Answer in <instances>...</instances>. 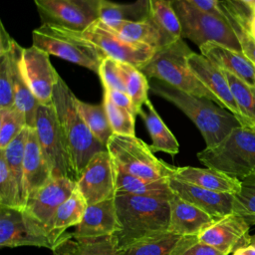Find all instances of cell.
<instances>
[{
	"label": "cell",
	"mask_w": 255,
	"mask_h": 255,
	"mask_svg": "<svg viewBox=\"0 0 255 255\" xmlns=\"http://www.w3.org/2000/svg\"><path fill=\"white\" fill-rule=\"evenodd\" d=\"M149 90L185 114L200 131L208 148L218 145L241 126L232 113L206 98L185 93L157 79H150Z\"/></svg>",
	"instance_id": "1"
},
{
	"label": "cell",
	"mask_w": 255,
	"mask_h": 255,
	"mask_svg": "<svg viewBox=\"0 0 255 255\" xmlns=\"http://www.w3.org/2000/svg\"><path fill=\"white\" fill-rule=\"evenodd\" d=\"M52 104L77 181L92 157L100 151L107 150V146L92 133L85 124L76 106V96L61 77L55 85Z\"/></svg>",
	"instance_id": "2"
},
{
	"label": "cell",
	"mask_w": 255,
	"mask_h": 255,
	"mask_svg": "<svg viewBox=\"0 0 255 255\" xmlns=\"http://www.w3.org/2000/svg\"><path fill=\"white\" fill-rule=\"evenodd\" d=\"M115 203L122 230L116 235L120 248L169 232V201L149 196L117 194Z\"/></svg>",
	"instance_id": "3"
},
{
	"label": "cell",
	"mask_w": 255,
	"mask_h": 255,
	"mask_svg": "<svg viewBox=\"0 0 255 255\" xmlns=\"http://www.w3.org/2000/svg\"><path fill=\"white\" fill-rule=\"evenodd\" d=\"M191 52L183 38H180L156 50L150 61L140 71L146 78L157 79L180 91L206 98L217 104L216 98L189 68L187 56Z\"/></svg>",
	"instance_id": "4"
},
{
	"label": "cell",
	"mask_w": 255,
	"mask_h": 255,
	"mask_svg": "<svg viewBox=\"0 0 255 255\" xmlns=\"http://www.w3.org/2000/svg\"><path fill=\"white\" fill-rule=\"evenodd\" d=\"M197 158L206 167L240 180L255 174V131L237 127L218 145L199 151Z\"/></svg>",
	"instance_id": "5"
},
{
	"label": "cell",
	"mask_w": 255,
	"mask_h": 255,
	"mask_svg": "<svg viewBox=\"0 0 255 255\" xmlns=\"http://www.w3.org/2000/svg\"><path fill=\"white\" fill-rule=\"evenodd\" d=\"M32 45L63 60L99 73L105 54L81 33L50 24H42L32 32Z\"/></svg>",
	"instance_id": "6"
},
{
	"label": "cell",
	"mask_w": 255,
	"mask_h": 255,
	"mask_svg": "<svg viewBox=\"0 0 255 255\" xmlns=\"http://www.w3.org/2000/svg\"><path fill=\"white\" fill-rule=\"evenodd\" d=\"M107 150L118 167L134 176L150 180L169 179L176 171L177 166L156 157L149 145L135 135L114 133L107 143Z\"/></svg>",
	"instance_id": "7"
},
{
	"label": "cell",
	"mask_w": 255,
	"mask_h": 255,
	"mask_svg": "<svg viewBox=\"0 0 255 255\" xmlns=\"http://www.w3.org/2000/svg\"><path fill=\"white\" fill-rule=\"evenodd\" d=\"M181 26V37L195 45L214 42L242 53L239 41L226 19L205 12L185 0H170Z\"/></svg>",
	"instance_id": "8"
},
{
	"label": "cell",
	"mask_w": 255,
	"mask_h": 255,
	"mask_svg": "<svg viewBox=\"0 0 255 255\" xmlns=\"http://www.w3.org/2000/svg\"><path fill=\"white\" fill-rule=\"evenodd\" d=\"M81 35L95 44L107 57L129 64L141 70L153 57L156 50L145 44L124 38L100 19Z\"/></svg>",
	"instance_id": "9"
},
{
	"label": "cell",
	"mask_w": 255,
	"mask_h": 255,
	"mask_svg": "<svg viewBox=\"0 0 255 255\" xmlns=\"http://www.w3.org/2000/svg\"><path fill=\"white\" fill-rule=\"evenodd\" d=\"M35 129L53 176L68 177L76 181V177L70 165L56 111L52 103L39 104L36 113Z\"/></svg>",
	"instance_id": "10"
},
{
	"label": "cell",
	"mask_w": 255,
	"mask_h": 255,
	"mask_svg": "<svg viewBox=\"0 0 255 255\" xmlns=\"http://www.w3.org/2000/svg\"><path fill=\"white\" fill-rule=\"evenodd\" d=\"M103 0H35L42 24L83 32L100 19Z\"/></svg>",
	"instance_id": "11"
},
{
	"label": "cell",
	"mask_w": 255,
	"mask_h": 255,
	"mask_svg": "<svg viewBox=\"0 0 255 255\" xmlns=\"http://www.w3.org/2000/svg\"><path fill=\"white\" fill-rule=\"evenodd\" d=\"M0 246H36L53 250L46 229L32 219L24 209L0 206Z\"/></svg>",
	"instance_id": "12"
},
{
	"label": "cell",
	"mask_w": 255,
	"mask_h": 255,
	"mask_svg": "<svg viewBox=\"0 0 255 255\" xmlns=\"http://www.w3.org/2000/svg\"><path fill=\"white\" fill-rule=\"evenodd\" d=\"M76 184L88 205L115 198L114 162L108 150L100 151L92 157Z\"/></svg>",
	"instance_id": "13"
},
{
	"label": "cell",
	"mask_w": 255,
	"mask_h": 255,
	"mask_svg": "<svg viewBox=\"0 0 255 255\" xmlns=\"http://www.w3.org/2000/svg\"><path fill=\"white\" fill-rule=\"evenodd\" d=\"M187 63L195 76L216 98L217 104L232 113L242 127L253 129L251 123L239 109L223 71L206 57L193 51L187 56Z\"/></svg>",
	"instance_id": "14"
},
{
	"label": "cell",
	"mask_w": 255,
	"mask_h": 255,
	"mask_svg": "<svg viewBox=\"0 0 255 255\" xmlns=\"http://www.w3.org/2000/svg\"><path fill=\"white\" fill-rule=\"evenodd\" d=\"M23 75L40 104H51L59 75L50 61V55L32 45L24 48L21 60Z\"/></svg>",
	"instance_id": "15"
},
{
	"label": "cell",
	"mask_w": 255,
	"mask_h": 255,
	"mask_svg": "<svg viewBox=\"0 0 255 255\" xmlns=\"http://www.w3.org/2000/svg\"><path fill=\"white\" fill-rule=\"evenodd\" d=\"M76 185V181L68 177H53L31 194L26 201L24 211L43 226L48 233V227L54 213L70 197Z\"/></svg>",
	"instance_id": "16"
},
{
	"label": "cell",
	"mask_w": 255,
	"mask_h": 255,
	"mask_svg": "<svg viewBox=\"0 0 255 255\" xmlns=\"http://www.w3.org/2000/svg\"><path fill=\"white\" fill-rule=\"evenodd\" d=\"M249 228L250 225L243 217L231 213L215 219L197 237L201 242L229 255L250 244L251 236L249 235Z\"/></svg>",
	"instance_id": "17"
},
{
	"label": "cell",
	"mask_w": 255,
	"mask_h": 255,
	"mask_svg": "<svg viewBox=\"0 0 255 255\" xmlns=\"http://www.w3.org/2000/svg\"><path fill=\"white\" fill-rule=\"evenodd\" d=\"M169 185L175 195L200 208L214 219L233 213L234 194L212 191L174 177L169 178Z\"/></svg>",
	"instance_id": "18"
},
{
	"label": "cell",
	"mask_w": 255,
	"mask_h": 255,
	"mask_svg": "<svg viewBox=\"0 0 255 255\" xmlns=\"http://www.w3.org/2000/svg\"><path fill=\"white\" fill-rule=\"evenodd\" d=\"M122 230L115 198L88 205L82 221L72 233L75 239L117 235Z\"/></svg>",
	"instance_id": "19"
},
{
	"label": "cell",
	"mask_w": 255,
	"mask_h": 255,
	"mask_svg": "<svg viewBox=\"0 0 255 255\" xmlns=\"http://www.w3.org/2000/svg\"><path fill=\"white\" fill-rule=\"evenodd\" d=\"M52 170L43 153L35 128L28 127V135L23 161L24 207L28 198L37 189L53 178Z\"/></svg>",
	"instance_id": "20"
},
{
	"label": "cell",
	"mask_w": 255,
	"mask_h": 255,
	"mask_svg": "<svg viewBox=\"0 0 255 255\" xmlns=\"http://www.w3.org/2000/svg\"><path fill=\"white\" fill-rule=\"evenodd\" d=\"M200 54L245 83L255 87V64L243 53L234 51L223 45L208 42L199 47Z\"/></svg>",
	"instance_id": "21"
},
{
	"label": "cell",
	"mask_w": 255,
	"mask_h": 255,
	"mask_svg": "<svg viewBox=\"0 0 255 255\" xmlns=\"http://www.w3.org/2000/svg\"><path fill=\"white\" fill-rule=\"evenodd\" d=\"M169 232L178 236L198 235L215 219L209 214L175 195L169 200Z\"/></svg>",
	"instance_id": "22"
},
{
	"label": "cell",
	"mask_w": 255,
	"mask_h": 255,
	"mask_svg": "<svg viewBox=\"0 0 255 255\" xmlns=\"http://www.w3.org/2000/svg\"><path fill=\"white\" fill-rule=\"evenodd\" d=\"M24 48H22L15 40H13L10 55H11V66H12V86H13V97L14 105L17 109L22 111L26 117L27 126L35 128L36 113L39 106V102L31 92L27 81L23 75L21 60Z\"/></svg>",
	"instance_id": "23"
},
{
	"label": "cell",
	"mask_w": 255,
	"mask_h": 255,
	"mask_svg": "<svg viewBox=\"0 0 255 255\" xmlns=\"http://www.w3.org/2000/svg\"><path fill=\"white\" fill-rule=\"evenodd\" d=\"M174 178L212 191L236 194L241 187V180L213 168L177 166Z\"/></svg>",
	"instance_id": "24"
},
{
	"label": "cell",
	"mask_w": 255,
	"mask_h": 255,
	"mask_svg": "<svg viewBox=\"0 0 255 255\" xmlns=\"http://www.w3.org/2000/svg\"><path fill=\"white\" fill-rule=\"evenodd\" d=\"M53 255H122L116 235L75 239L65 233L53 248Z\"/></svg>",
	"instance_id": "25"
},
{
	"label": "cell",
	"mask_w": 255,
	"mask_h": 255,
	"mask_svg": "<svg viewBox=\"0 0 255 255\" xmlns=\"http://www.w3.org/2000/svg\"><path fill=\"white\" fill-rule=\"evenodd\" d=\"M114 162V160H113ZM114 174L116 195L117 194H132L140 196L157 197L170 200L174 193L169 185V179L150 180L142 177L134 176L125 172L114 162Z\"/></svg>",
	"instance_id": "26"
},
{
	"label": "cell",
	"mask_w": 255,
	"mask_h": 255,
	"mask_svg": "<svg viewBox=\"0 0 255 255\" xmlns=\"http://www.w3.org/2000/svg\"><path fill=\"white\" fill-rule=\"evenodd\" d=\"M219 5L239 41L242 53L255 64V38L249 26L251 9L233 0H219Z\"/></svg>",
	"instance_id": "27"
},
{
	"label": "cell",
	"mask_w": 255,
	"mask_h": 255,
	"mask_svg": "<svg viewBox=\"0 0 255 255\" xmlns=\"http://www.w3.org/2000/svg\"><path fill=\"white\" fill-rule=\"evenodd\" d=\"M87 206L85 198L76 185L70 197L57 208L49 224L48 234L54 247L69 227L77 226L82 221Z\"/></svg>",
	"instance_id": "28"
},
{
	"label": "cell",
	"mask_w": 255,
	"mask_h": 255,
	"mask_svg": "<svg viewBox=\"0 0 255 255\" xmlns=\"http://www.w3.org/2000/svg\"><path fill=\"white\" fill-rule=\"evenodd\" d=\"M138 116L141 117L145 124L152 141L149 147L153 152L162 151L171 156L178 153L179 143L176 137L163 123L149 99L142 106Z\"/></svg>",
	"instance_id": "29"
},
{
	"label": "cell",
	"mask_w": 255,
	"mask_h": 255,
	"mask_svg": "<svg viewBox=\"0 0 255 255\" xmlns=\"http://www.w3.org/2000/svg\"><path fill=\"white\" fill-rule=\"evenodd\" d=\"M110 28L126 39L145 44L155 50L161 49L173 42L150 18L140 22H122Z\"/></svg>",
	"instance_id": "30"
},
{
	"label": "cell",
	"mask_w": 255,
	"mask_h": 255,
	"mask_svg": "<svg viewBox=\"0 0 255 255\" xmlns=\"http://www.w3.org/2000/svg\"><path fill=\"white\" fill-rule=\"evenodd\" d=\"M147 19H149V0H136L128 4L102 1L100 20L109 27L122 22H140Z\"/></svg>",
	"instance_id": "31"
},
{
	"label": "cell",
	"mask_w": 255,
	"mask_h": 255,
	"mask_svg": "<svg viewBox=\"0 0 255 255\" xmlns=\"http://www.w3.org/2000/svg\"><path fill=\"white\" fill-rule=\"evenodd\" d=\"M76 106L92 133L107 146V143L110 137L114 134V131L111 128L103 103L101 105H93L83 102L76 97Z\"/></svg>",
	"instance_id": "32"
},
{
	"label": "cell",
	"mask_w": 255,
	"mask_h": 255,
	"mask_svg": "<svg viewBox=\"0 0 255 255\" xmlns=\"http://www.w3.org/2000/svg\"><path fill=\"white\" fill-rule=\"evenodd\" d=\"M149 18L171 41L181 37V26L170 0H149Z\"/></svg>",
	"instance_id": "33"
},
{
	"label": "cell",
	"mask_w": 255,
	"mask_h": 255,
	"mask_svg": "<svg viewBox=\"0 0 255 255\" xmlns=\"http://www.w3.org/2000/svg\"><path fill=\"white\" fill-rule=\"evenodd\" d=\"M126 92L131 99L132 113L136 117L139 114L144 103L148 100L147 93L149 91V83L146 76L137 68L127 64L121 63Z\"/></svg>",
	"instance_id": "34"
},
{
	"label": "cell",
	"mask_w": 255,
	"mask_h": 255,
	"mask_svg": "<svg viewBox=\"0 0 255 255\" xmlns=\"http://www.w3.org/2000/svg\"><path fill=\"white\" fill-rule=\"evenodd\" d=\"M179 237L181 236L166 232L142 239L121 248L122 255H169Z\"/></svg>",
	"instance_id": "35"
},
{
	"label": "cell",
	"mask_w": 255,
	"mask_h": 255,
	"mask_svg": "<svg viewBox=\"0 0 255 255\" xmlns=\"http://www.w3.org/2000/svg\"><path fill=\"white\" fill-rule=\"evenodd\" d=\"M0 206L24 209L22 189L0 154Z\"/></svg>",
	"instance_id": "36"
},
{
	"label": "cell",
	"mask_w": 255,
	"mask_h": 255,
	"mask_svg": "<svg viewBox=\"0 0 255 255\" xmlns=\"http://www.w3.org/2000/svg\"><path fill=\"white\" fill-rule=\"evenodd\" d=\"M222 71L228 81L232 95L239 109L251 123L253 130L255 131V87L245 83L225 70Z\"/></svg>",
	"instance_id": "37"
},
{
	"label": "cell",
	"mask_w": 255,
	"mask_h": 255,
	"mask_svg": "<svg viewBox=\"0 0 255 255\" xmlns=\"http://www.w3.org/2000/svg\"><path fill=\"white\" fill-rule=\"evenodd\" d=\"M28 135L26 127L4 149H0V154L4 157L9 169L18 181L23 192V161ZM24 198V196H23Z\"/></svg>",
	"instance_id": "38"
},
{
	"label": "cell",
	"mask_w": 255,
	"mask_h": 255,
	"mask_svg": "<svg viewBox=\"0 0 255 255\" xmlns=\"http://www.w3.org/2000/svg\"><path fill=\"white\" fill-rule=\"evenodd\" d=\"M233 213L243 217L250 226L255 225V174L241 180L240 190L234 194Z\"/></svg>",
	"instance_id": "39"
},
{
	"label": "cell",
	"mask_w": 255,
	"mask_h": 255,
	"mask_svg": "<svg viewBox=\"0 0 255 255\" xmlns=\"http://www.w3.org/2000/svg\"><path fill=\"white\" fill-rule=\"evenodd\" d=\"M27 126L26 117L16 107L0 109V149H4Z\"/></svg>",
	"instance_id": "40"
},
{
	"label": "cell",
	"mask_w": 255,
	"mask_h": 255,
	"mask_svg": "<svg viewBox=\"0 0 255 255\" xmlns=\"http://www.w3.org/2000/svg\"><path fill=\"white\" fill-rule=\"evenodd\" d=\"M103 105L108 115L111 128L116 134L135 135V116L128 110L115 105L104 93Z\"/></svg>",
	"instance_id": "41"
},
{
	"label": "cell",
	"mask_w": 255,
	"mask_h": 255,
	"mask_svg": "<svg viewBox=\"0 0 255 255\" xmlns=\"http://www.w3.org/2000/svg\"><path fill=\"white\" fill-rule=\"evenodd\" d=\"M11 48V47H10ZM15 107L10 49L0 52V109Z\"/></svg>",
	"instance_id": "42"
},
{
	"label": "cell",
	"mask_w": 255,
	"mask_h": 255,
	"mask_svg": "<svg viewBox=\"0 0 255 255\" xmlns=\"http://www.w3.org/2000/svg\"><path fill=\"white\" fill-rule=\"evenodd\" d=\"M98 75L100 76L103 89L120 90L126 92L121 62L110 57L105 58L100 66Z\"/></svg>",
	"instance_id": "43"
},
{
	"label": "cell",
	"mask_w": 255,
	"mask_h": 255,
	"mask_svg": "<svg viewBox=\"0 0 255 255\" xmlns=\"http://www.w3.org/2000/svg\"><path fill=\"white\" fill-rule=\"evenodd\" d=\"M169 255H226L201 242L197 235L181 236L172 247Z\"/></svg>",
	"instance_id": "44"
},
{
	"label": "cell",
	"mask_w": 255,
	"mask_h": 255,
	"mask_svg": "<svg viewBox=\"0 0 255 255\" xmlns=\"http://www.w3.org/2000/svg\"><path fill=\"white\" fill-rule=\"evenodd\" d=\"M104 93L109 96L111 101L117 105L118 107H121L123 109L128 110L132 113V103L131 99L128 96V94L125 91L120 90H110V89H104ZM133 114V113H132Z\"/></svg>",
	"instance_id": "45"
},
{
	"label": "cell",
	"mask_w": 255,
	"mask_h": 255,
	"mask_svg": "<svg viewBox=\"0 0 255 255\" xmlns=\"http://www.w3.org/2000/svg\"><path fill=\"white\" fill-rule=\"evenodd\" d=\"M188 3L194 5L195 7L208 12L210 14H213L215 16H218L220 18L226 19L225 15L219 5V0H185Z\"/></svg>",
	"instance_id": "46"
},
{
	"label": "cell",
	"mask_w": 255,
	"mask_h": 255,
	"mask_svg": "<svg viewBox=\"0 0 255 255\" xmlns=\"http://www.w3.org/2000/svg\"><path fill=\"white\" fill-rule=\"evenodd\" d=\"M238 250L241 251L244 255H255V245L254 244H249L248 246L240 248Z\"/></svg>",
	"instance_id": "47"
},
{
	"label": "cell",
	"mask_w": 255,
	"mask_h": 255,
	"mask_svg": "<svg viewBox=\"0 0 255 255\" xmlns=\"http://www.w3.org/2000/svg\"><path fill=\"white\" fill-rule=\"evenodd\" d=\"M233 1L242 3V4H244L245 6L249 7L251 10H252V9L254 8V6H255V0H233Z\"/></svg>",
	"instance_id": "48"
},
{
	"label": "cell",
	"mask_w": 255,
	"mask_h": 255,
	"mask_svg": "<svg viewBox=\"0 0 255 255\" xmlns=\"http://www.w3.org/2000/svg\"><path fill=\"white\" fill-rule=\"evenodd\" d=\"M249 26H250V31H251L252 35L254 36V38H255V14H253V13H252V16L250 18Z\"/></svg>",
	"instance_id": "49"
},
{
	"label": "cell",
	"mask_w": 255,
	"mask_h": 255,
	"mask_svg": "<svg viewBox=\"0 0 255 255\" xmlns=\"http://www.w3.org/2000/svg\"><path fill=\"white\" fill-rule=\"evenodd\" d=\"M232 255H244V254H243L241 251H239V250H236L235 252H233V253H232Z\"/></svg>",
	"instance_id": "50"
},
{
	"label": "cell",
	"mask_w": 255,
	"mask_h": 255,
	"mask_svg": "<svg viewBox=\"0 0 255 255\" xmlns=\"http://www.w3.org/2000/svg\"><path fill=\"white\" fill-rule=\"evenodd\" d=\"M250 244H254L255 245V235L254 236H251V242Z\"/></svg>",
	"instance_id": "51"
},
{
	"label": "cell",
	"mask_w": 255,
	"mask_h": 255,
	"mask_svg": "<svg viewBox=\"0 0 255 255\" xmlns=\"http://www.w3.org/2000/svg\"><path fill=\"white\" fill-rule=\"evenodd\" d=\"M251 11H252V13H253V14H255V6H254V8H253Z\"/></svg>",
	"instance_id": "52"
}]
</instances>
